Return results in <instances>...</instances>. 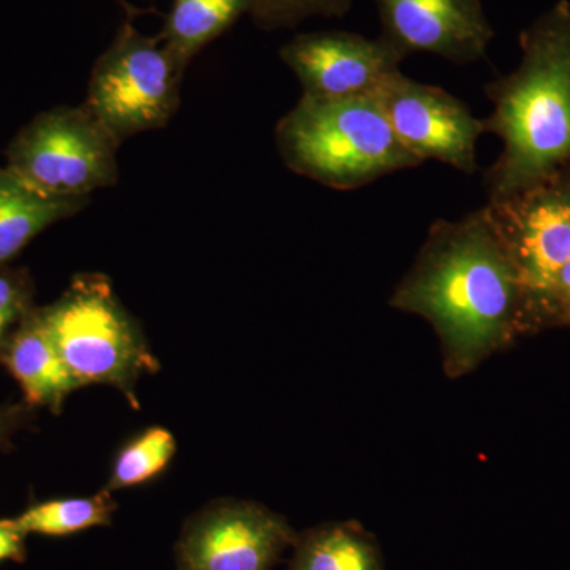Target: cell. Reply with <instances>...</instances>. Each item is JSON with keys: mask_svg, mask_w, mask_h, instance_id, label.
<instances>
[{"mask_svg": "<svg viewBox=\"0 0 570 570\" xmlns=\"http://www.w3.org/2000/svg\"><path fill=\"white\" fill-rule=\"evenodd\" d=\"M390 306L433 326L453 379L472 373L524 328L519 275L483 206L431 225Z\"/></svg>", "mask_w": 570, "mask_h": 570, "instance_id": "6da1fadb", "label": "cell"}, {"mask_svg": "<svg viewBox=\"0 0 570 570\" xmlns=\"http://www.w3.org/2000/svg\"><path fill=\"white\" fill-rule=\"evenodd\" d=\"M519 67L485 86L487 132L502 151L485 171L489 200L509 197L570 165V3L560 0L520 36Z\"/></svg>", "mask_w": 570, "mask_h": 570, "instance_id": "7a4b0ae2", "label": "cell"}, {"mask_svg": "<svg viewBox=\"0 0 570 570\" xmlns=\"http://www.w3.org/2000/svg\"><path fill=\"white\" fill-rule=\"evenodd\" d=\"M288 170L335 190H355L422 163L397 140L377 96L325 100L303 96L277 122Z\"/></svg>", "mask_w": 570, "mask_h": 570, "instance_id": "3957f363", "label": "cell"}, {"mask_svg": "<svg viewBox=\"0 0 570 570\" xmlns=\"http://www.w3.org/2000/svg\"><path fill=\"white\" fill-rule=\"evenodd\" d=\"M39 314L81 387H115L137 407V382L156 373L159 362L107 276H75L66 294L55 305L39 309Z\"/></svg>", "mask_w": 570, "mask_h": 570, "instance_id": "277c9868", "label": "cell"}, {"mask_svg": "<svg viewBox=\"0 0 570 570\" xmlns=\"http://www.w3.org/2000/svg\"><path fill=\"white\" fill-rule=\"evenodd\" d=\"M186 70L159 36H145L132 22H122L94 63L82 107L122 145L171 121Z\"/></svg>", "mask_w": 570, "mask_h": 570, "instance_id": "5b68a950", "label": "cell"}, {"mask_svg": "<svg viewBox=\"0 0 570 570\" xmlns=\"http://www.w3.org/2000/svg\"><path fill=\"white\" fill-rule=\"evenodd\" d=\"M119 146L82 105L56 107L18 134L7 167L41 193L89 198L118 183Z\"/></svg>", "mask_w": 570, "mask_h": 570, "instance_id": "8992f818", "label": "cell"}, {"mask_svg": "<svg viewBox=\"0 0 570 570\" xmlns=\"http://www.w3.org/2000/svg\"><path fill=\"white\" fill-rule=\"evenodd\" d=\"M483 208L519 275L528 328L570 258V165Z\"/></svg>", "mask_w": 570, "mask_h": 570, "instance_id": "52a82bcc", "label": "cell"}, {"mask_svg": "<svg viewBox=\"0 0 570 570\" xmlns=\"http://www.w3.org/2000/svg\"><path fill=\"white\" fill-rule=\"evenodd\" d=\"M298 532L257 502L220 499L184 524L176 543L178 570H273Z\"/></svg>", "mask_w": 570, "mask_h": 570, "instance_id": "ba28073f", "label": "cell"}, {"mask_svg": "<svg viewBox=\"0 0 570 570\" xmlns=\"http://www.w3.org/2000/svg\"><path fill=\"white\" fill-rule=\"evenodd\" d=\"M377 100L397 140L420 163L438 160L469 176L478 171V141L487 134L485 121L459 97L397 71Z\"/></svg>", "mask_w": 570, "mask_h": 570, "instance_id": "9c48e42d", "label": "cell"}, {"mask_svg": "<svg viewBox=\"0 0 570 570\" xmlns=\"http://www.w3.org/2000/svg\"><path fill=\"white\" fill-rule=\"evenodd\" d=\"M279 58L298 78L303 96L325 100L377 96L404 61L381 37L347 31L298 33Z\"/></svg>", "mask_w": 570, "mask_h": 570, "instance_id": "30bf717a", "label": "cell"}, {"mask_svg": "<svg viewBox=\"0 0 570 570\" xmlns=\"http://www.w3.org/2000/svg\"><path fill=\"white\" fill-rule=\"evenodd\" d=\"M381 37L401 58L417 52L474 63L489 51L494 29L482 0H374Z\"/></svg>", "mask_w": 570, "mask_h": 570, "instance_id": "8fae6325", "label": "cell"}, {"mask_svg": "<svg viewBox=\"0 0 570 570\" xmlns=\"http://www.w3.org/2000/svg\"><path fill=\"white\" fill-rule=\"evenodd\" d=\"M0 358L20 382L22 392L33 406L61 411L66 397L73 390L81 389L48 335L39 309H33L14 328Z\"/></svg>", "mask_w": 570, "mask_h": 570, "instance_id": "7c38bea8", "label": "cell"}, {"mask_svg": "<svg viewBox=\"0 0 570 570\" xmlns=\"http://www.w3.org/2000/svg\"><path fill=\"white\" fill-rule=\"evenodd\" d=\"M89 198H66L41 193L9 167L0 168V266L59 220L86 208Z\"/></svg>", "mask_w": 570, "mask_h": 570, "instance_id": "4fadbf2b", "label": "cell"}, {"mask_svg": "<svg viewBox=\"0 0 570 570\" xmlns=\"http://www.w3.org/2000/svg\"><path fill=\"white\" fill-rule=\"evenodd\" d=\"M287 570H384V560L358 521H330L298 532Z\"/></svg>", "mask_w": 570, "mask_h": 570, "instance_id": "5bb4252c", "label": "cell"}, {"mask_svg": "<svg viewBox=\"0 0 570 570\" xmlns=\"http://www.w3.org/2000/svg\"><path fill=\"white\" fill-rule=\"evenodd\" d=\"M250 11V0H171L159 39L181 66Z\"/></svg>", "mask_w": 570, "mask_h": 570, "instance_id": "9a60e30c", "label": "cell"}, {"mask_svg": "<svg viewBox=\"0 0 570 570\" xmlns=\"http://www.w3.org/2000/svg\"><path fill=\"white\" fill-rule=\"evenodd\" d=\"M116 512V502L111 493L94 494L88 498L55 499L41 502L13 519L14 527L22 534L63 535L108 527Z\"/></svg>", "mask_w": 570, "mask_h": 570, "instance_id": "2e32d148", "label": "cell"}, {"mask_svg": "<svg viewBox=\"0 0 570 570\" xmlns=\"http://www.w3.org/2000/svg\"><path fill=\"white\" fill-rule=\"evenodd\" d=\"M176 453V439L163 426H153L127 442L112 463L105 491L142 485L165 471Z\"/></svg>", "mask_w": 570, "mask_h": 570, "instance_id": "e0dca14e", "label": "cell"}, {"mask_svg": "<svg viewBox=\"0 0 570 570\" xmlns=\"http://www.w3.org/2000/svg\"><path fill=\"white\" fill-rule=\"evenodd\" d=\"M354 0H250V18L266 32L294 29L311 18H344Z\"/></svg>", "mask_w": 570, "mask_h": 570, "instance_id": "ac0fdd59", "label": "cell"}, {"mask_svg": "<svg viewBox=\"0 0 570 570\" xmlns=\"http://www.w3.org/2000/svg\"><path fill=\"white\" fill-rule=\"evenodd\" d=\"M32 291L22 273L0 269V356L13 335L11 330L32 313Z\"/></svg>", "mask_w": 570, "mask_h": 570, "instance_id": "d6986e66", "label": "cell"}, {"mask_svg": "<svg viewBox=\"0 0 570 570\" xmlns=\"http://www.w3.org/2000/svg\"><path fill=\"white\" fill-rule=\"evenodd\" d=\"M547 321L570 324V258L558 272L540 306L538 322Z\"/></svg>", "mask_w": 570, "mask_h": 570, "instance_id": "ffe728a7", "label": "cell"}, {"mask_svg": "<svg viewBox=\"0 0 570 570\" xmlns=\"http://www.w3.org/2000/svg\"><path fill=\"white\" fill-rule=\"evenodd\" d=\"M24 538L13 519L0 520V562L7 560L20 561L24 557Z\"/></svg>", "mask_w": 570, "mask_h": 570, "instance_id": "44dd1931", "label": "cell"}, {"mask_svg": "<svg viewBox=\"0 0 570 570\" xmlns=\"http://www.w3.org/2000/svg\"><path fill=\"white\" fill-rule=\"evenodd\" d=\"M17 419H20V415L14 411L0 412V442L9 434Z\"/></svg>", "mask_w": 570, "mask_h": 570, "instance_id": "7402d4cb", "label": "cell"}]
</instances>
